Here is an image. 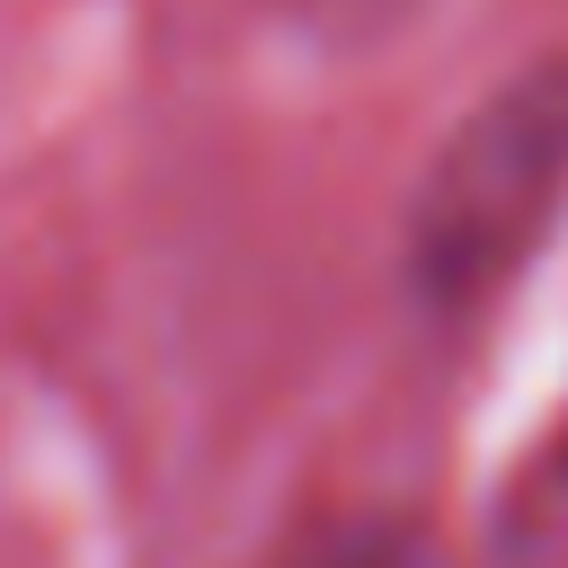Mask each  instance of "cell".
<instances>
[{
    "label": "cell",
    "mask_w": 568,
    "mask_h": 568,
    "mask_svg": "<svg viewBox=\"0 0 568 568\" xmlns=\"http://www.w3.org/2000/svg\"><path fill=\"white\" fill-rule=\"evenodd\" d=\"M568 213V62L515 71L453 124L408 204V275L435 311H479Z\"/></svg>",
    "instance_id": "cell-1"
},
{
    "label": "cell",
    "mask_w": 568,
    "mask_h": 568,
    "mask_svg": "<svg viewBox=\"0 0 568 568\" xmlns=\"http://www.w3.org/2000/svg\"><path fill=\"white\" fill-rule=\"evenodd\" d=\"M275 568H453V559L417 515H346V524L302 532Z\"/></svg>",
    "instance_id": "cell-2"
}]
</instances>
